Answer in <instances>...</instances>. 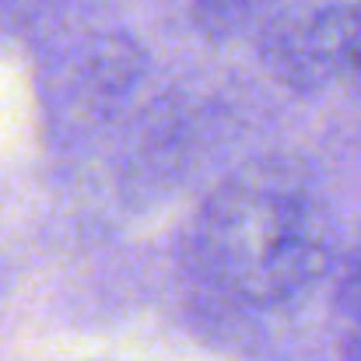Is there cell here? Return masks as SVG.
<instances>
[{"instance_id":"obj_1","label":"cell","mask_w":361,"mask_h":361,"mask_svg":"<svg viewBox=\"0 0 361 361\" xmlns=\"http://www.w3.org/2000/svg\"><path fill=\"white\" fill-rule=\"evenodd\" d=\"M337 218L323 193L284 165L245 169L193 218L190 256L204 281L245 305H284L334 267Z\"/></svg>"},{"instance_id":"obj_2","label":"cell","mask_w":361,"mask_h":361,"mask_svg":"<svg viewBox=\"0 0 361 361\" xmlns=\"http://www.w3.org/2000/svg\"><path fill=\"white\" fill-rule=\"evenodd\" d=\"M263 63L291 92H319L351 74V7H312L277 18L263 35Z\"/></svg>"},{"instance_id":"obj_3","label":"cell","mask_w":361,"mask_h":361,"mask_svg":"<svg viewBox=\"0 0 361 361\" xmlns=\"http://www.w3.org/2000/svg\"><path fill=\"white\" fill-rule=\"evenodd\" d=\"M63 60L71 63L60 71V102H71L74 109H99L130 92L140 49L123 32H99Z\"/></svg>"},{"instance_id":"obj_4","label":"cell","mask_w":361,"mask_h":361,"mask_svg":"<svg viewBox=\"0 0 361 361\" xmlns=\"http://www.w3.org/2000/svg\"><path fill=\"white\" fill-rule=\"evenodd\" d=\"M337 302H341L344 316L355 326H361V232L355 239V245H351V252H348V259H344V267H341Z\"/></svg>"},{"instance_id":"obj_5","label":"cell","mask_w":361,"mask_h":361,"mask_svg":"<svg viewBox=\"0 0 361 361\" xmlns=\"http://www.w3.org/2000/svg\"><path fill=\"white\" fill-rule=\"evenodd\" d=\"M351 74L361 78V4L351 7Z\"/></svg>"},{"instance_id":"obj_6","label":"cell","mask_w":361,"mask_h":361,"mask_svg":"<svg viewBox=\"0 0 361 361\" xmlns=\"http://www.w3.org/2000/svg\"><path fill=\"white\" fill-rule=\"evenodd\" d=\"M341 361H361V326L351 330V337L344 341V348H341Z\"/></svg>"}]
</instances>
